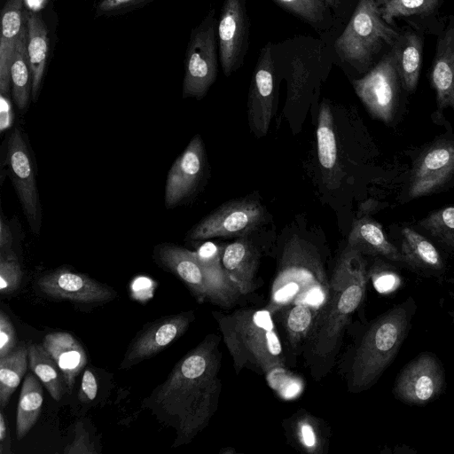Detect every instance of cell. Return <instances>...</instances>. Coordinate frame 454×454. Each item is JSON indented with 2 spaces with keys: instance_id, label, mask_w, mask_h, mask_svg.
<instances>
[{
  "instance_id": "1",
  "label": "cell",
  "mask_w": 454,
  "mask_h": 454,
  "mask_svg": "<svg viewBox=\"0 0 454 454\" xmlns=\"http://www.w3.org/2000/svg\"><path fill=\"white\" fill-rule=\"evenodd\" d=\"M219 340L217 335H207L143 403L158 419L175 428L173 447L189 443L216 411L221 391Z\"/></svg>"
},
{
  "instance_id": "2",
  "label": "cell",
  "mask_w": 454,
  "mask_h": 454,
  "mask_svg": "<svg viewBox=\"0 0 454 454\" xmlns=\"http://www.w3.org/2000/svg\"><path fill=\"white\" fill-rule=\"evenodd\" d=\"M213 314L237 374L246 366H253L264 374L284 368L282 343L268 309H240L228 315Z\"/></svg>"
},
{
  "instance_id": "3",
  "label": "cell",
  "mask_w": 454,
  "mask_h": 454,
  "mask_svg": "<svg viewBox=\"0 0 454 454\" xmlns=\"http://www.w3.org/2000/svg\"><path fill=\"white\" fill-rule=\"evenodd\" d=\"M330 297V281L316 248L293 237L283 249L266 309L273 314L291 304L307 303L325 312Z\"/></svg>"
},
{
  "instance_id": "4",
  "label": "cell",
  "mask_w": 454,
  "mask_h": 454,
  "mask_svg": "<svg viewBox=\"0 0 454 454\" xmlns=\"http://www.w3.org/2000/svg\"><path fill=\"white\" fill-rule=\"evenodd\" d=\"M367 278L363 254L348 245L330 280L329 303L309 340L314 356L327 357L336 349L345 327L364 298Z\"/></svg>"
},
{
  "instance_id": "5",
  "label": "cell",
  "mask_w": 454,
  "mask_h": 454,
  "mask_svg": "<svg viewBox=\"0 0 454 454\" xmlns=\"http://www.w3.org/2000/svg\"><path fill=\"white\" fill-rule=\"evenodd\" d=\"M416 310L411 297L378 317L363 336L348 375V389L359 393L372 387L391 364L403 343Z\"/></svg>"
},
{
  "instance_id": "6",
  "label": "cell",
  "mask_w": 454,
  "mask_h": 454,
  "mask_svg": "<svg viewBox=\"0 0 454 454\" xmlns=\"http://www.w3.org/2000/svg\"><path fill=\"white\" fill-rule=\"evenodd\" d=\"M376 0H360L348 24L335 41L343 61L364 70L385 44L394 45L399 35L381 17Z\"/></svg>"
},
{
  "instance_id": "7",
  "label": "cell",
  "mask_w": 454,
  "mask_h": 454,
  "mask_svg": "<svg viewBox=\"0 0 454 454\" xmlns=\"http://www.w3.org/2000/svg\"><path fill=\"white\" fill-rule=\"evenodd\" d=\"M454 184V137L444 135L427 145L413 163L407 200L447 190Z\"/></svg>"
},
{
  "instance_id": "8",
  "label": "cell",
  "mask_w": 454,
  "mask_h": 454,
  "mask_svg": "<svg viewBox=\"0 0 454 454\" xmlns=\"http://www.w3.org/2000/svg\"><path fill=\"white\" fill-rule=\"evenodd\" d=\"M401 79L391 51L364 77L355 80V91L369 114L390 125L400 103Z\"/></svg>"
},
{
  "instance_id": "9",
  "label": "cell",
  "mask_w": 454,
  "mask_h": 454,
  "mask_svg": "<svg viewBox=\"0 0 454 454\" xmlns=\"http://www.w3.org/2000/svg\"><path fill=\"white\" fill-rule=\"evenodd\" d=\"M214 11L193 29L185 55L183 97L203 98L217 76Z\"/></svg>"
},
{
  "instance_id": "10",
  "label": "cell",
  "mask_w": 454,
  "mask_h": 454,
  "mask_svg": "<svg viewBox=\"0 0 454 454\" xmlns=\"http://www.w3.org/2000/svg\"><path fill=\"white\" fill-rule=\"evenodd\" d=\"M261 203L249 199H239L221 205L188 233V239L203 240L212 238H242L255 230L264 221Z\"/></svg>"
},
{
  "instance_id": "11",
  "label": "cell",
  "mask_w": 454,
  "mask_h": 454,
  "mask_svg": "<svg viewBox=\"0 0 454 454\" xmlns=\"http://www.w3.org/2000/svg\"><path fill=\"white\" fill-rule=\"evenodd\" d=\"M445 385V374L438 357L422 352L410 361L395 379L393 393L408 405L424 406L436 399Z\"/></svg>"
},
{
  "instance_id": "12",
  "label": "cell",
  "mask_w": 454,
  "mask_h": 454,
  "mask_svg": "<svg viewBox=\"0 0 454 454\" xmlns=\"http://www.w3.org/2000/svg\"><path fill=\"white\" fill-rule=\"evenodd\" d=\"M7 162L10 176L29 226L37 234L42 225V215L35 167L27 145L19 128L12 131L8 139Z\"/></svg>"
},
{
  "instance_id": "13",
  "label": "cell",
  "mask_w": 454,
  "mask_h": 454,
  "mask_svg": "<svg viewBox=\"0 0 454 454\" xmlns=\"http://www.w3.org/2000/svg\"><path fill=\"white\" fill-rule=\"evenodd\" d=\"M193 320V311H187L150 323L137 334L128 347L121 368L129 369L154 356L182 336Z\"/></svg>"
},
{
  "instance_id": "14",
  "label": "cell",
  "mask_w": 454,
  "mask_h": 454,
  "mask_svg": "<svg viewBox=\"0 0 454 454\" xmlns=\"http://www.w3.org/2000/svg\"><path fill=\"white\" fill-rule=\"evenodd\" d=\"M37 285L51 298L82 304L107 302L116 295L110 287L64 267L43 275Z\"/></svg>"
},
{
  "instance_id": "15",
  "label": "cell",
  "mask_w": 454,
  "mask_h": 454,
  "mask_svg": "<svg viewBox=\"0 0 454 454\" xmlns=\"http://www.w3.org/2000/svg\"><path fill=\"white\" fill-rule=\"evenodd\" d=\"M275 67L271 44L265 45L261 52L251 80L248 95V122L257 137L265 136L269 130L273 113Z\"/></svg>"
},
{
  "instance_id": "16",
  "label": "cell",
  "mask_w": 454,
  "mask_h": 454,
  "mask_svg": "<svg viewBox=\"0 0 454 454\" xmlns=\"http://www.w3.org/2000/svg\"><path fill=\"white\" fill-rule=\"evenodd\" d=\"M248 37V20L243 0H224L218 24L222 68L228 76L243 63Z\"/></svg>"
},
{
  "instance_id": "17",
  "label": "cell",
  "mask_w": 454,
  "mask_h": 454,
  "mask_svg": "<svg viewBox=\"0 0 454 454\" xmlns=\"http://www.w3.org/2000/svg\"><path fill=\"white\" fill-rule=\"evenodd\" d=\"M205 163L203 141L196 135L168 171L165 188L168 207L178 205L194 192L202 177Z\"/></svg>"
},
{
  "instance_id": "18",
  "label": "cell",
  "mask_w": 454,
  "mask_h": 454,
  "mask_svg": "<svg viewBox=\"0 0 454 454\" xmlns=\"http://www.w3.org/2000/svg\"><path fill=\"white\" fill-rule=\"evenodd\" d=\"M158 261L177 276L200 302L206 301L218 305L217 296L193 251L173 245L163 244L157 249Z\"/></svg>"
},
{
  "instance_id": "19",
  "label": "cell",
  "mask_w": 454,
  "mask_h": 454,
  "mask_svg": "<svg viewBox=\"0 0 454 454\" xmlns=\"http://www.w3.org/2000/svg\"><path fill=\"white\" fill-rule=\"evenodd\" d=\"M400 252L403 264L426 276H441L445 271L443 259L434 243L412 226L400 231Z\"/></svg>"
},
{
  "instance_id": "20",
  "label": "cell",
  "mask_w": 454,
  "mask_h": 454,
  "mask_svg": "<svg viewBox=\"0 0 454 454\" xmlns=\"http://www.w3.org/2000/svg\"><path fill=\"white\" fill-rule=\"evenodd\" d=\"M24 0H7L2 11L0 38V94L10 96L11 66L26 22Z\"/></svg>"
},
{
  "instance_id": "21",
  "label": "cell",
  "mask_w": 454,
  "mask_h": 454,
  "mask_svg": "<svg viewBox=\"0 0 454 454\" xmlns=\"http://www.w3.org/2000/svg\"><path fill=\"white\" fill-rule=\"evenodd\" d=\"M222 263L242 295L254 291L259 255L247 239L240 238L225 246L222 250Z\"/></svg>"
},
{
  "instance_id": "22",
  "label": "cell",
  "mask_w": 454,
  "mask_h": 454,
  "mask_svg": "<svg viewBox=\"0 0 454 454\" xmlns=\"http://www.w3.org/2000/svg\"><path fill=\"white\" fill-rule=\"evenodd\" d=\"M430 78L436 93L437 114L442 117L445 108L454 110V28L438 40Z\"/></svg>"
},
{
  "instance_id": "23",
  "label": "cell",
  "mask_w": 454,
  "mask_h": 454,
  "mask_svg": "<svg viewBox=\"0 0 454 454\" xmlns=\"http://www.w3.org/2000/svg\"><path fill=\"white\" fill-rule=\"evenodd\" d=\"M43 345L57 363L67 390L72 392L76 377L87 363V355L82 345L67 332L48 333L43 338Z\"/></svg>"
},
{
  "instance_id": "24",
  "label": "cell",
  "mask_w": 454,
  "mask_h": 454,
  "mask_svg": "<svg viewBox=\"0 0 454 454\" xmlns=\"http://www.w3.org/2000/svg\"><path fill=\"white\" fill-rule=\"evenodd\" d=\"M348 245L362 254L380 256L404 265L399 248L388 240L381 225L370 218L364 217L354 221Z\"/></svg>"
},
{
  "instance_id": "25",
  "label": "cell",
  "mask_w": 454,
  "mask_h": 454,
  "mask_svg": "<svg viewBox=\"0 0 454 454\" xmlns=\"http://www.w3.org/2000/svg\"><path fill=\"white\" fill-rule=\"evenodd\" d=\"M222 250L217 244L207 241L193 253L217 296L218 305L228 308L242 294L223 269Z\"/></svg>"
},
{
  "instance_id": "26",
  "label": "cell",
  "mask_w": 454,
  "mask_h": 454,
  "mask_svg": "<svg viewBox=\"0 0 454 454\" xmlns=\"http://www.w3.org/2000/svg\"><path fill=\"white\" fill-rule=\"evenodd\" d=\"M27 50L32 73V98L36 100L44 75L49 39L46 26L42 17L33 12L26 11Z\"/></svg>"
},
{
  "instance_id": "27",
  "label": "cell",
  "mask_w": 454,
  "mask_h": 454,
  "mask_svg": "<svg viewBox=\"0 0 454 454\" xmlns=\"http://www.w3.org/2000/svg\"><path fill=\"white\" fill-rule=\"evenodd\" d=\"M392 51L402 86L409 93L415 91L421 67L422 42L418 35L408 32L397 38Z\"/></svg>"
},
{
  "instance_id": "28",
  "label": "cell",
  "mask_w": 454,
  "mask_h": 454,
  "mask_svg": "<svg viewBox=\"0 0 454 454\" xmlns=\"http://www.w3.org/2000/svg\"><path fill=\"white\" fill-rule=\"evenodd\" d=\"M280 312L287 340L293 348L310 340L324 314L322 309L307 303L291 304Z\"/></svg>"
},
{
  "instance_id": "29",
  "label": "cell",
  "mask_w": 454,
  "mask_h": 454,
  "mask_svg": "<svg viewBox=\"0 0 454 454\" xmlns=\"http://www.w3.org/2000/svg\"><path fill=\"white\" fill-rule=\"evenodd\" d=\"M27 22H25L11 66L12 96L20 111L27 107L32 97V73L27 50Z\"/></svg>"
},
{
  "instance_id": "30",
  "label": "cell",
  "mask_w": 454,
  "mask_h": 454,
  "mask_svg": "<svg viewBox=\"0 0 454 454\" xmlns=\"http://www.w3.org/2000/svg\"><path fill=\"white\" fill-rule=\"evenodd\" d=\"M38 377L28 372L24 380L17 408L16 434L24 438L36 423L43 403V390Z\"/></svg>"
},
{
  "instance_id": "31",
  "label": "cell",
  "mask_w": 454,
  "mask_h": 454,
  "mask_svg": "<svg viewBox=\"0 0 454 454\" xmlns=\"http://www.w3.org/2000/svg\"><path fill=\"white\" fill-rule=\"evenodd\" d=\"M28 363L32 372L38 377L55 401L65 394L66 383L63 375L52 356L43 344L28 346Z\"/></svg>"
},
{
  "instance_id": "32",
  "label": "cell",
  "mask_w": 454,
  "mask_h": 454,
  "mask_svg": "<svg viewBox=\"0 0 454 454\" xmlns=\"http://www.w3.org/2000/svg\"><path fill=\"white\" fill-rule=\"evenodd\" d=\"M417 228L434 244L454 255V205L431 211L418 221Z\"/></svg>"
},
{
  "instance_id": "33",
  "label": "cell",
  "mask_w": 454,
  "mask_h": 454,
  "mask_svg": "<svg viewBox=\"0 0 454 454\" xmlns=\"http://www.w3.org/2000/svg\"><path fill=\"white\" fill-rule=\"evenodd\" d=\"M28 347L17 346L0 358V406L4 409L25 375L28 364Z\"/></svg>"
},
{
  "instance_id": "34",
  "label": "cell",
  "mask_w": 454,
  "mask_h": 454,
  "mask_svg": "<svg viewBox=\"0 0 454 454\" xmlns=\"http://www.w3.org/2000/svg\"><path fill=\"white\" fill-rule=\"evenodd\" d=\"M317 156L325 173L337 172L338 154L333 119L330 106L322 102L318 111L317 126Z\"/></svg>"
},
{
  "instance_id": "35",
  "label": "cell",
  "mask_w": 454,
  "mask_h": 454,
  "mask_svg": "<svg viewBox=\"0 0 454 454\" xmlns=\"http://www.w3.org/2000/svg\"><path fill=\"white\" fill-rule=\"evenodd\" d=\"M294 439L309 453L320 452L323 433L318 421L309 414H302L294 422Z\"/></svg>"
},
{
  "instance_id": "36",
  "label": "cell",
  "mask_w": 454,
  "mask_h": 454,
  "mask_svg": "<svg viewBox=\"0 0 454 454\" xmlns=\"http://www.w3.org/2000/svg\"><path fill=\"white\" fill-rule=\"evenodd\" d=\"M439 0H389L380 8L386 23H393L396 17L429 13L437 6Z\"/></svg>"
},
{
  "instance_id": "37",
  "label": "cell",
  "mask_w": 454,
  "mask_h": 454,
  "mask_svg": "<svg viewBox=\"0 0 454 454\" xmlns=\"http://www.w3.org/2000/svg\"><path fill=\"white\" fill-rule=\"evenodd\" d=\"M22 270L13 251L0 254V293L15 292L21 283Z\"/></svg>"
},
{
  "instance_id": "38",
  "label": "cell",
  "mask_w": 454,
  "mask_h": 454,
  "mask_svg": "<svg viewBox=\"0 0 454 454\" xmlns=\"http://www.w3.org/2000/svg\"><path fill=\"white\" fill-rule=\"evenodd\" d=\"M282 7L307 22H321L325 13L324 0H275Z\"/></svg>"
},
{
  "instance_id": "39",
  "label": "cell",
  "mask_w": 454,
  "mask_h": 454,
  "mask_svg": "<svg viewBox=\"0 0 454 454\" xmlns=\"http://www.w3.org/2000/svg\"><path fill=\"white\" fill-rule=\"evenodd\" d=\"M66 454H92L98 453L93 442L90 439L88 431L84 428L82 421L79 420L74 426V441L66 446Z\"/></svg>"
},
{
  "instance_id": "40",
  "label": "cell",
  "mask_w": 454,
  "mask_h": 454,
  "mask_svg": "<svg viewBox=\"0 0 454 454\" xmlns=\"http://www.w3.org/2000/svg\"><path fill=\"white\" fill-rule=\"evenodd\" d=\"M17 348L15 328L9 317L0 310V358L5 356Z\"/></svg>"
},
{
  "instance_id": "41",
  "label": "cell",
  "mask_w": 454,
  "mask_h": 454,
  "mask_svg": "<svg viewBox=\"0 0 454 454\" xmlns=\"http://www.w3.org/2000/svg\"><path fill=\"white\" fill-rule=\"evenodd\" d=\"M152 0H101L96 9L97 15H114L130 11Z\"/></svg>"
},
{
  "instance_id": "42",
  "label": "cell",
  "mask_w": 454,
  "mask_h": 454,
  "mask_svg": "<svg viewBox=\"0 0 454 454\" xmlns=\"http://www.w3.org/2000/svg\"><path fill=\"white\" fill-rule=\"evenodd\" d=\"M294 69L289 83V99L294 100L301 94L307 79V71L304 69L301 61L296 59L294 64Z\"/></svg>"
},
{
  "instance_id": "43",
  "label": "cell",
  "mask_w": 454,
  "mask_h": 454,
  "mask_svg": "<svg viewBox=\"0 0 454 454\" xmlns=\"http://www.w3.org/2000/svg\"><path fill=\"white\" fill-rule=\"evenodd\" d=\"M98 393V382L93 372L90 370H85L82 378L81 390L79 393V399L87 403L93 401Z\"/></svg>"
},
{
  "instance_id": "44",
  "label": "cell",
  "mask_w": 454,
  "mask_h": 454,
  "mask_svg": "<svg viewBox=\"0 0 454 454\" xmlns=\"http://www.w3.org/2000/svg\"><path fill=\"white\" fill-rule=\"evenodd\" d=\"M373 281L375 287L380 292H388L389 290L395 289L399 283L397 275L387 269L375 271Z\"/></svg>"
},
{
  "instance_id": "45",
  "label": "cell",
  "mask_w": 454,
  "mask_h": 454,
  "mask_svg": "<svg viewBox=\"0 0 454 454\" xmlns=\"http://www.w3.org/2000/svg\"><path fill=\"white\" fill-rule=\"evenodd\" d=\"M12 124V105L8 96L0 94V130L4 132Z\"/></svg>"
},
{
  "instance_id": "46",
  "label": "cell",
  "mask_w": 454,
  "mask_h": 454,
  "mask_svg": "<svg viewBox=\"0 0 454 454\" xmlns=\"http://www.w3.org/2000/svg\"><path fill=\"white\" fill-rule=\"evenodd\" d=\"M11 437L7 420L0 412V454L11 453Z\"/></svg>"
},
{
  "instance_id": "47",
  "label": "cell",
  "mask_w": 454,
  "mask_h": 454,
  "mask_svg": "<svg viewBox=\"0 0 454 454\" xmlns=\"http://www.w3.org/2000/svg\"><path fill=\"white\" fill-rule=\"evenodd\" d=\"M12 234L4 217L0 220V254L12 251Z\"/></svg>"
},
{
  "instance_id": "48",
  "label": "cell",
  "mask_w": 454,
  "mask_h": 454,
  "mask_svg": "<svg viewBox=\"0 0 454 454\" xmlns=\"http://www.w3.org/2000/svg\"><path fill=\"white\" fill-rule=\"evenodd\" d=\"M324 1L333 8H335L339 3L338 0H324Z\"/></svg>"
},
{
  "instance_id": "49",
  "label": "cell",
  "mask_w": 454,
  "mask_h": 454,
  "mask_svg": "<svg viewBox=\"0 0 454 454\" xmlns=\"http://www.w3.org/2000/svg\"><path fill=\"white\" fill-rule=\"evenodd\" d=\"M376 1H377V3H378L379 4L383 5L384 4H386L387 2H388L389 0H376Z\"/></svg>"
}]
</instances>
